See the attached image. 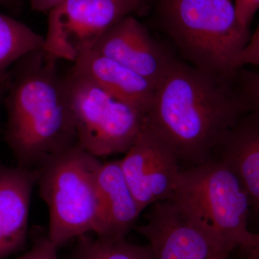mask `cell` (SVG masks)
Wrapping results in <instances>:
<instances>
[{
	"instance_id": "1",
	"label": "cell",
	"mask_w": 259,
	"mask_h": 259,
	"mask_svg": "<svg viewBox=\"0 0 259 259\" xmlns=\"http://www.w3.org/2000/svg\"><path fill=\"white\" fill-rule=\"evenodd\" d=\"M248 112L235 78L175 59L158 83L145 123L179 161L197 166L214 158L223 139Z\"/></svg>"
},
{
	"instance_id": "2",
	"label": "cell",
	"mask_w": 259,
	"mask_h": 259,
	"mask_svg": "<svg viewBox=\"0 0 259 259\" xmlns=\"http://www.w3.org/2000/svg\"><path fill=\"white\" fill-rule=\"evenodd\" d=\"M44 49L32 51L8 73L5 140L18 166L37 168L77 144L74 115L57 61Z\"/></svg>"
},
{
	"instance_id": "3",
	"label": "cell",
	"mask_w": 259,
	"mask_h": 259,
	"mask_svg": "<svg viewBox=\"0 0 259 259\" xmlns=\"http://www.w3.org/2000/svg\"><path fill=\"white\" fill-rule=\"evenodd\" d=\"M161 28L189 64L235 78L237 57L250 38L232 0H160Z\"/></svg>"
},
{
	"instance_id": "4",
	"label": "cell",
	"mask_w": 259,
	"mask_h": 259,
	"mask_svg": "<svg viewBox=\"0 0 259 259\" xmlns=\"http://www.w3.org/2000/svg\"><path fill=\"white\" fill-rule=\"evenodd\" d=\"M213 239L233 251L248 244L251 207L236 174L217 158L181 171L173 199Z\"/></svg>"
},
{
	"instance_id": "5",
	"label": "cell",
	"mask_w": 259,
	"mask_h": 259,
	"mask_svg": "<svg viewBox=\"0 0 259 259\" xmlns=\"http://www.w3.org/2000/svg\"><path fill=\"white\" fill-rule=\"evenodd\" d=\"M102 163L76 144L37 167L39 194L49 208L48 236L57 248L93 232Z\"/></svg>"
},
{
	"instance_id": "6",
	"label": "cell",
	"mask_w": 259,
	"mask_h": 259,
	"mask_svg": "<svg viewBox=\"0 0 259 259\" xmlns=\"http://www.w3.org/2000/svg\"><path fill=\"white\" fill-rule=\"evenodd\" d=\"M63 78L77 144L97 158L127 153L144 127L145 114L71 69Z\"/></svg>"
},
{
	"instance_id": "7",
	"label": "cell",
	"mask_w": 259,
	"mask_h": 259,
	"mask_svg": "<svg viewBox=\"0 0 259 259\" xmlns=\"http://www.w3.org/2000/svg\"><path fill=\"white\" fill-rule=\"evenodd\" d=\"M141 4L142 0H64L49 12L44 50L75 62Z\"/></svg>"
},
{
	"instance_id": "8",
	"label": "cell",
	"mask_w": 259,
	"mask_h": 259,
	"mask_svg": "<svg viewBox=\"0 0 259 259\" xmlns=\"http://www.w3.org/2000/svg\"><path fill=\"white\" fill-rule=\"evenodd\" d=\"M135 228L148 240L155 259H229L232 252L196 225L173 200L152 204L146 223Z\"/></svg>"
},
{
	"instance_id": "9",
	"label": "cell",
	"mask_w": 259,
	"mask_h": 259,
	"mask_svg": "<svg viewBox=\"0 0 259 259\" xmlns=\"http://www.w3.org/2000/svg\"><path fill=\"white\" fill-rule=\"evenodd\" d=\"M125 154L120 160L121 168L143 210L156 202L173 199L182 171L180 161L146 123Z\"/></svg>"
},
{
	"instance_id": "10",
	"label": "cell",
	"mask_w": 259,
	"mask_h": 259,
	"mask_svg": "<svg viewBox=\"0 0 259 259\" xmlns=\"http://www.w3.org/2000/svg\"><path fill=\"white\" fill-rule=\"evenodd\" d=\"M93 51L133 70L156 88L176 59L132 15L121 19L109 29Z\"/></svg>"
},
{
	"instance_id": "11",
	"label": "cell",
	"mask_w": 259,
	"mask_h": 259,
	"mask_svg": "<svg viewBox=\"0 0 259 259\" xmlns=\"http://www.w3.org/2000/svg\"><path fill=\"white\" fill-rule=\"evenodd\" d=\"M37 168L0 165V259L23 250Z\"/></svg>"
},
{
	"instance_id": "12",
	"label": "cell",
	"mask_w": 259,
	"mask_h": 259,
	"mask_svg": "<svg viewBox=\"0 0 259 259\" xmlns=\"http://www.w3.org/2000/svg\"><path fill=\"white\" fill-rule=\"evenodd\" d=\"M142 212L122 173L120 160L102 162L97 174L94 233L100 238H125Z\"/></svg>"
},
{
	"instance_id": "13",
	"label": "cell",
	"mask_w": 259,
	"mask_h": 259,
	"mask_svg": "<svg viewBox=\"0 0 259 259\" xmlns=\"http://www.w3.org/2000/svg\"><path fill=\"white\" fill-rule=\"evenodd\" d=\"M71 70L146 115L152 102L156 87L133 70L95 51L79 57Z\"/></svg>"
},
{
	"instance_id": "14",
	"label": "cell",
	"mask_w": 259,
	"mask_h": 259,
	"mask_svg": "<svg viewBox=\"0 0 259 259\" xmlns=\"http://www.w3.org/2000/svg\"><path fill=\"white\" fill-rule=\"evenodd\" d=\"M214 158L237 175L249 197L251 212L259 217V117L247 112L223 139Z\"/></svg>"
},
{
	"instance_id": "15",
	"label": "cell",
	"mask_w": 259,
	"mask_h": 259,
	"mask_svg": "<svg viewBox=\"0 0 259 259\" xmlns=\"http://www.w3.org/2000/svg\"><path fill=\"white\" fill-rule=\"evenodd\" d=\"M44 42L45 38L26 25L0 13V79L24 56L44 49Z\"/></svg>"
},
{
	"instance_id": "16",
	"label": "cell",
	"mask_w": 259,
	"mask_h": 259,
	"mask_svg": "<svg viewBox=\"0 0 259 259\" xmlns=\"http://www.w3.org/2000/svg\"><path fill=\"white\" fill-rule=\"evenodd\" d=\"M68 259H155L149 245L134 244L124 238L78 237L77 243Z\"/></svg>"
},
{
	"instance_id": "17",
	"label": "cell",
	"mask_w": 259,
	"mask_h": 259,
	"mask_svg": "<svg viewBox=\"0 0 259 259\" xmlns=\"http://www.w3.org/2000/svg\"><path fill=\"white\" fill-rule=\"evenodd\" d=\"M236 83L248 112L259 117V72L242 67L237 73Z\"/></svg>"
},
{
	"instance_id": "18",
	"label": "cell",
	"mask_w": 259,
	"mask_h": 259,
	"mask_svg": "<svg viewBox=\"0 0 259 259\" xmlns=\"http://www.w3.org/2000/svg\"><path fill=\"white\" fill-rule=\"evenodd\" d=\"M57 248L48 234L37 235L30 250L18 259H58Z\"/></svg>"
},
{
	"instance_id": "19",
	"label": "cell",
	"mask_w": 259,
	"mask_h": 259,
	"mask_svg": "<svg viewBox=\"0 0 259 259\" xmlns=\"http://www.w3.org/2000/svg\"><path fill=\"white\" fill-rule=\"evenodd\" d=\"M245 65H259V23L249 42L237 57L235 67L240 69Z\"/></svg>"
},
{
	"instance_id": "20",
	"label": "cell",
	"mask_w": 259,
	"mask_h": 259,
	"mask_svg": "<svg viewBox=\"0 0 259 259\" xmlns=\"http://www.w3.org/2000/svg\"><path fill=\"white\" fill-rule=\"evenodd\" d=\"M238 20L243 26L249 28L253 17L259 8V0H235Z\"/></svg>"
},
{
	"instance_id": "21",
	"label": "cell",
	"mask_w": 259,
	"mask_h": 259,
	"mask_svg": "<svg viewBox=\"0 0 259 259\" xmlns=\"http://www.w3.org/2000/svg\"><path fill=\"white\" fill-rule=\"evenodd\" d=\"M240 248L244 255V259H259V234L253 233L249 243Z\"/></svg>"
},
{
	"instance_id": "22",
	"label": "cell",
	"mask_w": 259,
	"mask_h": 259,
	"mask_svg": "<svg viewBox=\"0 0 259 259\" xmlns=\"http://www.w3.org/2000/svg\"><path fill=\"white\" fill-rule=\"evenodd\" d=\"M30 6L37 12H50L64 0H29Z\"/></svg>"
},
{
	"instance_id": "23",
	"label": "cell",
	"mask_w": 259,
	"mask_h": 259,
	"mask_svg": "<svg viewBox=\"0 0 259 259\" xmlns=\"http://www.w3.org/2000/svg\"><path fill=\"white\" fill-rule=\"evenodd\" d=\"M7 81H8V74L5 78L0 79V102L4 97L5 90H6Z\"/></svg>"
},
{
	"instance_id": "24",
	"label": "cell",
	"mask_w": 259,
	"mask_h": 259,
	"mask_svg": "<svg viewBox=\"0 0 259 259\" xmlns=\"http://www.w3.org/2000/svg\"><path fill=\"white\" fill-rule=\"evenodd\" d=\"M19 3H20V0H0V5H3V6H16Z\"/></svg>"
}]
</instances>
